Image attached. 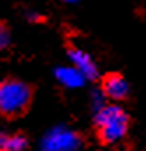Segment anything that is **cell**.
<instances>
[{
	"mask_svg": "<svg viewBox=\"0 0 146 151\" xmlns=\"http://www.w3.org/2000/svg\"><path fill=\"white\" fill-rule=\"evenodd\" d=\"M27 18H28L30 21H40V19H42V16H40V14H37V12H34V11L27 12Z\"/></svg>",
	"mask_w": 146,
	"mask_h": 151,
	"instance_id": "9c48e42d",
	"label": "cell"
},
{
	"mask_svg": "<svg viewBox=\"0 0 146 151\" xmlns=\"http://www.w3.org/2000/svg\"><path fill=\"white\" fill-rule=\"evenodd\" d=\"M67 55H69V60H71L72 67H76L81 74L85 76L86 81L97 77V65H95V62L92 60V56L88 53H85L79 47H69Z\"/></svg>",
	"mask_w": 146,
	"mask_h": 151,
	"instance_id": "277c9868",
	"label": "cell"
},
{
	"mask_svg": "<svg viewBox=\"0 0 146 151\" xmlns=\"http://www.w3.org/2000/svg\"><path fill=\"white\" fill-rule=\"evenodd\" d=\"M27 148V139L20 134L0 132V151H23Z\"/></svg>",
	"mask_w": 146,
	"mask_h": 151,
	"instance_id": "52a82bcc",
	"label": "cell"
},
{
	"mask_svg": "<svg viewBox=\"0 0 146 151\" xmlns=\"http://www.w3.org/2000/svg\"><path fill=\"white\" fill-rule=\"evenodd\" d=\"M67 4H77V2H81V0H65Z\"/></svg>",
	"mask_w": 146,
	"mask_h": 151,
	"instance_id": "30bf717a",
	"label": "cell"
},
{
	"mask_svg": "<svg viewBox=\"0 0 146 151\" xmlns=\"http://www.w3.org/2000/svg\"><path fill=\"white\" fill-rule=\"evenodd\" d=\"M32 99V90L21 81H4L0 83V114L18 116L25 113Z\"/></svg>",
	"mask_w": 146,
	"mask_h": 151,
	"instance_id": "7a4b0ae2",
	"label": "cell"
},
{
	"mask_svg": "<svg viewBox=\"0 0 146 151\" xmlns=\"http://www.w3.org/2000/svg\"><path fill=\"white\" fill-rule=\"evenodd\" d=\"M95 125L102 142L116 144L129 130V116L118 104H104L95 113Z\"/></svg>",
	"mask_w": 146,
	"mask_h": 151,
	"instance_id": "6da1fadb",
	"label": "cell"
},
{
	"mask_svg": "<svg viewBox=\"0 0 146 151\" xmlns=\"http://www.w3.org/2000/svg\"><path fill=\"white\" fill-rule=\"evenodd\" d=\"M81 146L79 135L65 127H55L49 130L40 142L42 151H77Z\"/></svg>",
	"mask_w": 146,
	"mask_h": 151,
	"instance_id": "3957f363",
	"label": "cell"
},
{
	"mask_svg": "<svg viewBox=\"0 0 146 151\" xmlns=\"http://www.w3.org/2000/svg\"><path fill=\"white\" fill-rule=\"evenodd\" d=\"M55 77H56V81L60 83V84H64L65 88H81L85 83H86V79H85V76L81 74L76 67H69V65H65V67H58L56 70H55Z\"/></svg>",
	"mask_w": 146,
	"mask_h": 151,
	"instance_id": "8992f818",
	"label": "cell"
},
{
	"mask_svg": "<svg viewBox=\"0 0 146 151\" xmlns=\"http://www.w3.org/2000/svg\"><path fill=\"white\" fill-rule=\"evenodd\" d=\"M102 93L111 100H123L129 95V83L120 74H108L102 81Z\"/></svg>",
	"mask_w": 146,
	"mask_h": 151,
	"instance_id": "5b68a950",
	"label": "cell"
},
{
	"mask_svg": "<svg viewBox=\"0 0 146 151\" xmlns=\"http://www.w3.org/2000/svg\"><path fill=\"white\" fill-rule=\"evenodd\" d=\"M121 151H127V150H121Z\"/></svg>",
	"mask_w": 146,
	"mask_h": 151,
	"instance_id": "8fae6325",
	"label": "cell"
},
{
	"mask_svg": "<svg viewBox=\"0 0 146 151\" xmlns=\"http://www.w3.org/2000/svg\"><path fill=\"white\" fill-rule=\"evenodd\" d=\"M9 40H11V37H9V30H7V27H5L4 23H0V51L5 49V47L9 46Z\"/></svg>",
	"mask_w": 146,
	"mask_h": 151,
	"instance_id": "ba28073f",
	"label": "cell"
}]
</instances>
